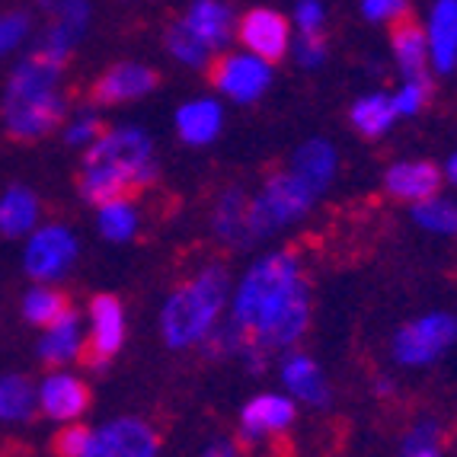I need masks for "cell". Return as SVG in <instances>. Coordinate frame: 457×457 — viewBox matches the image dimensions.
<instances>
[{"instance_id": "obj_1", "label": "cell", "mask_w": 457, "mask_h": 457, "mask_svg": "<svg viewBox=\"0 0 457 457\" xmlns=\"http://www.w3.org/2000/svg\"><path fill=\"white\" fill-rule=\"evenodd\" d=\"M234 355L250 371H262L269 355L295 345L311 327V282L291 250H278L253 262L234 295L228 320Z\"/></svg>"}, {"instance_id": "obj_2", "label": "cell", "mask_w": 457, "mask_h": 457, "mask_svg": "<svg viewBox=\"0 0 457 457\" xmlns=\"http://www.w3.org/2000/svg\"><path fill=\"white\" fill-rule=\"evenodd\" d=\"M157 179L154 145L141 129H112L96 137L84 154L77 176V192L90 205H106L115 198H131Z\"/></svg>"}, {"instance_id": "obj_3", "label": "cell", "mask_w": 457, "mask_h": 457, "mask_svg": "<svg viewBox=\"0 0 457 457\" xmlns=\"http://www.w3.org/2000/svg\"><path fill=\"white\" fill-rule=\"evenodd\" d=\"M230 278L221 262H208L192 278H186L161 311V333L170 349H192L218 327L228 304Z\"/></svg>"}, {"instance_id": "obj_4", "label": "cell", "mask_w": 457, "mask_h": 457, "mask_svg": "<svg viewBox=\"0 0 457 457\" xmlns=\"http://www.w3.org/2000/svg\"><path fill=\"white\" fill-rule=\"evenodd\" d=\"M317 192L311 186H304L291 170H278L262 183L260 195L250 198V228L253 237L262 240V237L275 234L285 224L297 221L301 214L311 212Z\"/></svg>"}, {"instance_id": "obj_5", "label": "cell", "mask_w": 457, "mask_h": 457, "mask_svg": "<svg viewBox=\"0 0 457 457\" xmlns=\"http://www.w3.org/2000/svg\"><path fill=\"white\" fill-rule=\"evenodd\" d=\"M457 343V317L451 313H426L420 320L400 327L394 336V359L406 368L432 365L438 355Z\"/></svg>"}, {"instance_id": "obj_6", "label": "cell", "mask_w": 457, "mask_h": 457, "mask_svg": "<svg viewBox=\"0 0 457 457\" xmlns=\"http://www.w3.org/2000/svg\"><path fill=\"white\" fill-rule=\"evenodd\" d=\"M125 343V313L115 295H96L90 301V339L84 343L80 361L90 371H106L112 355Z\"/></svg>"}, {"instance_id": "obj_7", "label": "cell", "mask_w": 457, "mask_h": 457, "mask_svg": "<svg viewBox=\"0 0 457 457\" xmlns=\"http://www.w3.org/2000/svg\"><path fill=\"white\" fill-rule=\"evenodd\" d=\"M161 438L145 420L122 416L90 435L84 457H157Z\"/></svg>"}, {"instance_id": "obj_8", "label": "cell", "mask_w": 457, "mask_h": 457, "mask_svg": "<svg viewBox=\"0 0 457 457\" xmlns=\"http://www.w3.org/2000/svg\"><path fill=\"white\" fill-rule=\"evenodd\" d=\"M77 240L64 224H48L36 230L26 246V275L36 282H58L77 260Z\"/></svg>"}, {"instance_id": "obj_9", "label": "cell", "mask_w": 457, "mask_h": 457, "mask_svg": "<svg viewBox=\"0 0 457 457\" xmlns=\"http://www.w3.org/2000/svg\"><path fill=\"white\" fill-rule=\"evenodd\" d=\"M208 80H212L224 96H230L234 103H253L269 90L272 71L269 62L262 58H250V54H224L205 64Z\"/></svg>"}, {"instance_id": "obj_10", "label": "cell", "mask_w": 457, "mask_h": 457, "mask_svg": "<svg viewBox=\"0 0 457 457\" xmlns=\"http://www.w3.org/2000/svg\"><path fill=\"white\" fill-rule=\"evenodd\" d=\"M68 115V99L58 90L46 93V96L29 99L23 106L4 109V125H7V137L16 145H32L38 137H46L54 131Z\"/></svg>"}, {"instance_id": "obj_11", "label": "cell", "mask_w": 457, "mask_h": 457, "mask_svg": "<svg viewBox=\"0 0 457 457\" xmlns=\"http://www.w3.org/2000/svg\"><path fill=\"white\" fill-rule=\"evenodd\" d=\"M64 64H68V58H62V54H54V52H48V48L38 46L36 52L10 74L7 93H4V109L23 106V103H29V99H38V96H46V93H52L54 84H58V77H62Z\"/></svg>"}, {"instance_id": "obj_12", "label": "cell", "mask_w": 457, "mask_h": 457, "mask_svg": "<svg viewBox=\"0 0 457 457\" xmlns=\"http://www.w3.org/2000/svg\"><path fill=\"white\" fill-rule=\"evenodd\" d=\"M161 84V74L147 64L122 62L112 64L109 71L93 80L90 87V106H119V103H129V99L147 96L154 87Z\"/></svg>"}, {"instance_id": "obj_13", "label": "cell", "mask_w": 457, "mask_h": 457, "mask_svg": "<svg viewBox=\"0 0 457 457\" xmlns=\"http://www.w3.org/2000/svg\"><path fill=\"white\" fill-rule=\"evenodd\" d=\"M237 36H240V42H244L256 58H262V62H278V58H285V52H288V46H291L288 20L266 7L250 10V13L240 16Z\"/></svg>"}, {"instance_id": "obj_14", "label": "cell", "mask_w": 457, "mask_h": 457, "mask_svg": "<svg viewBox=\"0 0 457 457\" xmlns=\"http://www.w3.org/2000/svg\"><path fill=\"white\" fill-rule=\"evenodd\" d=\"M390 48H394L396 68L406 80H426L428 77V36L416 13L403 10L390 20Z\"/></svg>"}, {"instance_id": "obj_15", "label": "cell", "mask_w": 457, "mask_h": 457, "mask_svg": "<svg viewBox=\"0 0 457 457\" xmlns=\"http://www.w3.org/2000/svg\"><path fill=\"white\" fill-rule=\"evenodd\" d=\"M295 422V403L288 396L278 394H262L244 406L240 412V442L256 445L269 435H282Z\"/></svg>"}, {"instance_id": "obj_16", "label": "cell", "mask_w": 457, "mask_h": 457, "mask_svg": "<svg viewBox=\"0 0 457 457\" xmlns=\"http://www.w3.org/2000/svg\"><path fill=\"white\" fill-rule=\"evenodd\" d=\"M90 387L74 374H48L46 384L38 387V410L46 412L48 420L74 422L90 410Z\"/></svg>"}, {"instance_id": "obj_17", "label": "cell", "mask_w": 457, "mask_h": 457, "mask_svg": "<svg viewBox=\"0 0 457 457\" xmlns=\"http://www.w3.org/2000/svg\"><path fill=\"white\" fill-rule=\"evenodd\" d=\"M442 186V170L428 161H406L394 163V167L384 173V189L396 202H410V205H420L426 198H432Z\"/></svg>"}, {"instance_id": "obj_18", "label": "cell", "mask_w": 457, "mask_h": 457, "mask_svg": "<svg viewBox=\"0 0 457 457\" xmlns=\"http://www.w3.org/2000/svg\"><path fill=\"white\" fill-rule=\"evenodd\" d=\"M212 228L214 237L224 240L230 250H246V246L256 244L250 228V198H246L244 189H228L218 198L212 214Z\"/></svg>"}, {"instance_id": "obj_19", "label": "cell", "mask_w": 457, "mask_h": 457, "mask_svg": "<svg viewBox=\"0 0 457 457\" xmlns=\"http://www.w3.org/2000/svg\"><path fill=\"white\" fill-rule=\"evenodd\" d=\"M282 381H285V387H288V394L295 396V400H301V403L317 406V410H323V406L329 403L327 378H323L320 365H317L311 355H304V352H288V355H285Z\"/></svg>"}, {"instance_id": "obj_20", "label": "cell", "mask_w": 457, "mask_h": 457, "mask_svg": "<svg viewBox=\"0 0 457 457\" xmlns=\"http://www.w3.org/2000/svg\"><path fill=\"white\" fill-rule=\"evenodd\" d=\"M80 352H84V333H80V317H77V311L71 307L62 320H54L52 327H48V333L42 336L38 359H42V365L58 368V365L77 361Z\"/></svg>"}, {"instance_id": "obj_21", "label": "cell", "mask_w": 457, "mask_h": 457, "mask_svg": "<svg viewBox=\"0 0 457 457\" xmlns=\"http://www.w3.org/2000/svg\"><path fill=\"white\" fill-rule=\"evenodd\" d=\"M428 54L438 74L457 64V0H438L428 23Z\"/></svg>"}, {"instance_id": "obj_22", "label": "cell", "mask_w": 457, "mask_h": 457, "mask_svg": "<svg viewBox=\"0 0 457 457\" xmlns=\"http://www.w3.org/2000/svg\"><path fill=\"white\" fill-rule=\"evenodd\" d=\"M221 122H224L221 106L214 99H192V103H186L176 112V131L192 147H202L208 141H214L218 131H221Z\"/></svg>"}, {"instance_id": "obj_23", "label": "cell", "mask_w": 457, "mask_h": 457, "mask_svg": "<svg viewBox=\"0 0 457 457\" xmlns=\"http://www.w3.org/2000/svg\"><path fill=\"white\" fill-rule=\"evenodd\" d=\"M186 26L195 32L205 48H224L230 42V32H234V13L224 7L221 0H195L186 16Z\"/></svg>"}, {"instance_id": "obj_24", "label": "cell", "mask_w": 457, "mask_h": 457, "mask_svg": "<svg viewBox=\"0 0 457 457\" xmlns=\"http://www.w3.org/2000/svg\"><path fill=\"white\" fill-rule=\"evenodd\" d=\"M291 173H295L301 183L311 186V189L320 195V192L329 186V179H333V173H336L333 145H327V141H320V137H313V141L301 145V147H297V154H295V161H291Z\"/></svg>"}, {"instance_id": "obj_25", "label": "cell", "mask_w": 457, "mask_h": 457, "mask_svg": "<svg viewBox=\"0 0 457 457\" xmlns=\"http://www.w3.org/2000/svg\"><path fill=\"white\" fill-rule=\"evenodd\" d=\"M87 16H90V4L87 0H74L64 10H58L46 38H42V48L62 54V58H71V52H74V46L80 42V36L87 29Z\"/></svg>"}, {"instance_id": "obj_26", "label": "cell", "mask_w": 457, "mask_h": 457, "mask_svg": "<svg viewBox=\"0 0 457 457\" xmlns=\"http://www.w3.org/2000/svg\"><path fill=\"white\" fill-rule=\"evenodd\" d=\"M38 221V198L26 186H10L0 195V234L23 237L36 228Z\"/></svg>"}, {"instance_id": "obj_27", "label": "cell", "mask_w": 457, "mask_h": 457, "mask_svg": "<svg viewBox=\"0 0 457 457\" xmlns=\"http://www.w3.org/2000/svg\"><path fill=\"white\" fill-rule=\"evenodd\" d=\"M38 406V390L26 374H4L0 378V420L20 422L29 420Z\"/></svg>"}, {"instance_id": "obj_28", "label": "cell", "mask_w": 457, "mask_h": 457, "mask_svg": "<svg viewBox=\"0 0 457 457\" xmlns=\"http://www.w3.org/2000/svg\"><path fill=\"white\" fill-rule=\"evenodd\" d=\"M396 119H400V115H396L394 99H390L387 93L361 96L359 103L352 106V125H355V131L365 137H381Z\"/></svg>"}, {"instance_id": "obj_29", "label": "cell", "mask_w": 457, "mask_h": 457, "mask_svg": "<svg viewBox=\"0 0 457 457\" xmlns=\"http://www.w3.org/2000/svg\"><path fill=\"white\" fill-rule=\"evenodd\" d=\"M68 311H71V297L58 288H32L23 297V317L32 327L48 329L54 320H62Z\"/></svg>"}, {"instance_id": "obj_30", "label": "cell", "mask_w": 457, "mask_h": 457, "mask_svg": "<svg viewBox=\"0 0 457 457\" xmlns=\"http://www.w3.org/2000/svg\"><path fill=\"white\" fill-rule=\"evenodd\" d=\"M99 230H103L106 240H115V244H122V240H131V237H135L137 212L129 198H115V202L99 205Z\"/></svg>"}, {"instance_id": "obj_31", "label": "cell", "mask_w": 457, "mask_h": 457, "mask_svg": "<svg viewBox=\"0 0 457 457\" xmlns=\"http://www.w3.org/2000/svg\"><path fill=\"white\" fill-rule=\"evenodd\" d=\"M412 218H416L420 228L432 230V234H457V202H451V198H426V202L412 208Z\"/></svg>"}, {"instance_id": "obj_32", "label": "cell", "mask_w": 457, "mask_h": 457, "mask_svg": "<svg viewBox=\"0 0 457 457\" xmlns=\"http://www.w3.org/2000/svg\"><path fill=\"white\" fill-rule=\"evenodd\" d=\"M163 42H167L170 54H173V58H179L183 64H192V68H205V64H208L205 42H202V38H198L186 23L170 26L167 36H163Z\"/></svg>"}, {"instance_id": "obj_33", "label": "cell", "mask_w": 457, "mask_h": 457, "mask_svg": "<svg viewBox=\"0 0 457 457\" xmlns=\"http://www.w3.org/2000/svg\"><path fill=\"white\" fill-rule=\"evenodd\" d=\"M400 457H442V428L438 422L422 420L406 432L403 454Z\"/></svg>"}, {"instance_id": "obj_34", "label": "cell", "mask_w": 457, "mask_h": 457, "mask_svg": "<svg viewBox=\"0 0 457 457\" xmlns=\"http://www.w3.org/2000/svg\"><path fill=\"white\" fill-rule=\"evenodd\" d=\"M432 93H435L432 77H426V80H406L403 90L396 93V96H390V99H394L396 115H416V112H422V109L428 106Z\"/></svg>"}, {"instance_id": "obj_35", "label": "cell", "mask_w": 457, "mask_h": 457, "mask_svg": "<svg viewBox=\"0 0 457 457\" xmlns=\"http://www.w3.org/2000/svg\"><path fill=\"white\" fill-rule=\"evenodd\" d=\"M327 36H323L320 29L317 32H301L295 42V58L301 68H320L323 62H327Z\"/></svg>"}, {"instance_id": "obj_36", "label": "cell", "mask_w": 457, "mask_h": 457, "mask_svg": "<svg viewBox=\"0 0 457 457\" xmlns=\"http://www.w3.org/2000/svg\"><path fill=\"white\" fill-rule=\"evenodd\" d=\"M90 428L80 426V422H71V426H64L62 432L54 435L52 442V454L54 457H84L87 451V442H90Z\"/></svg>"}, {"instance_id": "obj_37", "label": "cell", "mask_w": 457, "mask_h": 457, "mask_svg": "<svg viewBox=\"0 0 457 457\" xmlns=\"http://www.w3.org/2000/svg\"><path fill=\"white\" fill-rule=\"evenodd\" d=\"M106 122L99 119V115H93V112H84L80 119H77L74 125L68 129V135H64V141H68L71 147H90L96 137H103L106 135Z\"/></svg>"}, {"instance_id": "obj_38", "label": "cell", "mask_w": 457, "mask_h": 457, "mask_svg": "<svg viewBox=\"0 0 457 457\" xmlns=\"http://www.w3.org/2000/svg\"><path fill=\"white\" fill-rule=\"evenodd\" d=\"M29 32V16L13 10V13H0V54L16 48Z\"/></svg>"}, {"instance_id": "obj_39", "label": "cell", "mask_w": 457, "mask_h": 457, "mask_svg": "<svg viewBox=\"0 0 457 457\" xmlns=\"http://www.w3.org/2000/svg\"><path fill=\"white\" fill-rule=\"evenodd\" d=\"M361 10H365V16L371 20V23H381V20L390 23L394 16L410 10V4H406V0H361Z\"/></svg>"}, {"instance_id": "obj_40", "label": "cell", "mask_w": 457, "mask_h": 457, "mask_svg": "<svg viewBox=\"0 0 457 457\" xmlns=\"http://www.w3.org/2000/svg\"><path fill=\"white\" fill-rule=\"evenodd\" d=\"M295 20H297V26H301V32L323 29V7L317 0H301L295 10Z\"/></svg>"}, {"instance_id": "obj_41", "label": "cell", "mask_w": 457, "mask_h": 457, "mask_svg": "<svg viewBox=\"0 0 457 457\" xmlns=\"http://www.w3.org/2000/svg\"><path fill=\"white\" fill-rule=\"evenodd\" d=\"M202 457H237V451H234V445H228V442H214V445H208V451Z\"/></svg>"}, {"instance_id": "obj_42", "label": "cell", "mask_w": 457, "mask_h": 457, "mask_svg": "<svg viewBox=\"0 0 457 457\" xmlns=\"http://www.w3.org/2000/svg\"><path fill=\"white\" fill-rule=\"evenodd\" d=\"M445 173H448V179L457 186V154H451V161H448V167H445Z\"/></svg>"}]
</instances>
